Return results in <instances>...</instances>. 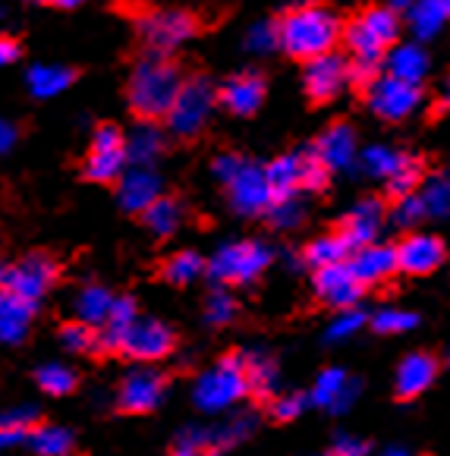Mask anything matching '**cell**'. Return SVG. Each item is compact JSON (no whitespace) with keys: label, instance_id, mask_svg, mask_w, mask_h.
Instances as JSON below:
<instances>
[{"label":"cell","instance_id":"e7e4bbea","mask_svg":"<svg viewBox=\"0 0 450 456\" xmlns=\"http://www.w3.org/2000/svg\"><path fill=\"white\" fill-rule=\"evenodd\" d=\"M328 456H334V453H328Z\"/></svg>","mask_w":450,"mask_h":456},{"label":"cell","instance_id":"f6af8a7d","mask_svg":"<svg viewBox=\"0 0 450 456\" xmlns=\"http://www.w3.org/2000/svg\"><path fill=\"white\" fill-rule=\"evenodd\" d=\"M419 324V315L404 309H381L375 318H372V328L378 334H404V330H413Z\"/></svg>","mask_w":450,"mask_h":456},{"label":"cell","instance_id":"9f6ffc18","mask_svg":"<svg viewBox=\"0 0 450 456\" xmlns=\"http://www.w3.org/2000/svg\"><path fill=\"white\" fill-rule=\"evenodd\" d=\"M38 4H47V7H57V10H76L86 0H38Z\"/></svg>","mask_w":450,"mask_h":456},{"label":"cell","instance_id":"9a60e30c","mask_svg":"<svg viewBox=\"0 0 450 456\" xmlns=\"http://www.w3.org/2000/svg\"><path fill=\"white\" fill-rule=\"evenodd\" d=\"M397 248V271L410 277H425L438 271L447 258V246L431 233H410Z\"/></svg>","mask_w":450,"mask_h":456},{"label":"cell","instance_id":"b9f144b4","mask_svg":"<svg viewBox=\"0 0 450 456\" xmlns=\"http://www.w3.org/2000/svg\"><path fill=\"white\" fill-rule=\"evenodd\" d=\"M422 170H425V164L419 161V158H406L404 161V167L397 170L394 176L388 180V192H390V199H406V195H413L419 189V183H422Z\"/></svg>","mask_w":450,"mask_h":456},{"label":"cell","instance_id":"7a4b0ae2","mask_svg":"<svg viewBox=\"0 0 450 456\" xmlns=\"http://www.w3.org/2000/svg\"><path fill=\"white\" fill-rule=\"evenodd\" d=\"M277 26V47H283L296 61H315L322 54H331L334 45L343 38V22L334 10L322 4H306L283 16Z\"/></svg>","mask_w":450,"mask_h":456},{"label":"cell","instance_id":"4dcf8cb0","mask_svg":"<svg viewBox=\"0 0 450 456\" xmlns=\"http://www.w3.org/2000/svg\"><path fill=\"white\" fill-rule=\"evenodd\" d=\"M79 76V69L73 67H57V63H38V67L29 69L26 86L35 98H54L63 88H70Z\"/></svg>","mask_w":450,"mask_h":456},{"label":"cell","instance_id":"cb8c5ba5","mask_svg":"<svg viewBox=\"0 0 450 456\" xmlns=\"http://www.w3.org/2000/svg\"><path fill=\"white\" fill-rule=\"evenodd\" d=\"M35 312H38L35 302H26L20 296L7 293V289H0V340L10 343V346L26 340Z\"/></svg>","mask_w":450,"mask_h":456},{"label":"cell","instance_id":"603a6c76","mask_svg":"<svg viewBox=\"0 0 450 456\" xmlns=\"http://www.w3.org/2000/svg\"><path fill=\"white\" fill-rule=\"evenodd\" d=\"M356 394H359V381H353L343 369H328L318 375L309 400L331 412H343L349 410V403L356 400Z\"/></svg>","mask_w":450,"mask_h":456},{"label":"cell","instance_id":"e0dca14e","mask_svg":"<svg viewBox=\"0 0 450 456\" xmlns=\"http://www.w3.org/2000/svg\"><path fill=\"white\" fill-rule=\"evenodd\" d=\"M347 265L363 287H378V283H388L397 274V248L372 242V246L353 248Z\"/></svg>","mask_w":450,"mask_h":456},{"label":"cell","instance_id":"30bf717a","mask_svg":"<svg viewBox=\"0 0 450 456\" xmlns=\"http://www.w3.org/2000/svg\"><path fill=\"white\" fill-rule=\"evenodd\" d=\"M170 378L161 369L151 365H135L133 371H127L117 387V410L129 412V416H145L155 412L164 400H168Z\"/></svg>","mask_w":450,"mask_h":456},{"label":"cell","instance_id":"ee69618b","mask_svg":"<svg viewBox=\"0 0 450 456\" xmlns=\"http://www.w3.org/2000/svg\"><path fill=\"white\" fill-rule=\"evenodd\" d=\"M265 215H268V224L271 227H277V230H290V227H299V224H303V201L296 199H281V201H271L268 205V211H265Z\"/></svg>","mask_w":450,"mask_h":456},{"label":"cell","instance_id":"d6a6232c","mask_svg":"<svg viewBox=\"0 0 450 456\" xmlns=\"http://www.w3.org/2000/svg\"><path fill=\"white\" fill-rule=\"evenodd\" d=\"M110 305H114V293L108 287H102V283H88L76 296V322L98 330L104 324V318H108Z\"/></svg>","mask_w":450,"mask_h":456},{"label":"cell","instance_id":"816d5d0a","mask_svg":"<svg viewBox=\"0 0 450 456\" xmlns=\"http://www.w3.org/2000/svg\"><path fill=\"white\" fill-rule=\"evenodd\" d=\"M375 79H378V63H369V61H353V63H349V82H353V86L369 88Z\"/></svg>","mask_w":450,"mask_h":456},{"label":"cell","instance_id":"d4e9b609","mask_svg":"<svg viewBox=\"0 0 450 456\" xmlns=\"http://www.w3.org/2000/svg\"><path fill=\"white\" fill-rule=\"evenodd\" d=\"M127 145L123 148H98L88 145V155L82 161V176L88 183H102V186H117L120 176L127 174Z\"/></svg>","mask_w":450,"mask_h":456},{"label":"cell","instance_id":"ac0fdd59","mask_svg":"<svg viewBox=\"0 0 450 456\" xmlns=\"http://www.w3.org/2000/svg\"><path fill=\"white\" fill-rule=\"evenodd\" d=\"M265 92H268V86H265L262 76L242 73V76L227 79L221 88H217V104L233 117H252L258 108H262Z\"/></svg>","mask_w":450,"mask_h":456},{"label":"cell","instance_id":"03108f58","mask_svg":"<svg viewBox=\"0 0 450 456\" xmlns=\"http://www.w3.org/2000/svg\"><path fill=\"white\" fill-rule=\"evenodd\" d=\"M447 359H450V356H447Z\"/></svg>","mask_w":450,"mask_h":456},{"label":"cell","instance_id":"ab89813d","mask_svg":"<svg viewBox=\"0 0 450 456\" xmlns=\"http://www.w3.org/2000/svg\"><path fill=\"white\" fill-rule=\"evenodd\" d=\"M406 158H410V155H404V151H397V148L372 145V148H365L363 164H365V174H369V176H378V180L388 183L390 176L397 174V170L404 167Z\"/></svg>","mask_w":450,"mask_h":456},{"label":"cell","instance_id":"8fae6325","mask_svg":"<svg viewBox=\"0 0 450 456\" xmlns=\"http://www.w3.org/2000/svg\"><path fill=\"white\" fill-rule=\"evenodd\" d=\"M176 349V334L168 328L164 322H158V318H135L133 328L123 334L120 340V356L133 359V362H161V359H168L170 353Z\"/></svg>","mask_w":450,"mask_h":456},{"label":"cell","instance_id":"f35d334b","mask_svg":"<svg viewBox=\"0 0 450 456\" xmlns=\"http://www.w3.org/2000/svg\"><path fill=\"white\" fill-rule=\"evenodd\" d=\"M425 217H450V170L431 176L419 192Z\"/></svg>","mask_w":450,"mask_h":456},{"label":"cell","instance_id":"681fc988","mask_svg":"<svg viewBox=\"0 0 450 456\" xmlns=\"http://www.w3.org/2000/svg\"><path fill=\"white\" fill-rule=\"evenodd\" d=\"M369 322V318L363 315V312H353V309H347L343 312V315H337V322L331 324L328 328V343H334V340H347V337H353L356 334L359 328H363V324Z\"/></svg>","mask_w":450,"mask_h":456},{"label":"cell","instance_id":"9c48e42d","mask_svg":"<svg viewBox=\"0 0 450 456\" xmlns=\"http://www.w3.org/2000/svg\"><path fill=\"white\" fill-rule=\"evenodd\" d=\"M271 248L262 242H230V246L217 248V256L211 258V265H205L211 277L217 283H227V287H246V283L258 281V277L268 271L271 265Z\"/></svg>","mask_w":450,"mask_h":456},{"label":"cell","instance_id":"94428289","mask_svg":"<svg viewBox=\"0 0 450 456\" xmlns=\"http://www.w3.org/2000/svg\"><path fill=\"white\" fill-rule=\"evenodd\" d=\"M384 456H406V450H400V447H390V450H388V453H384Z\"/></svg>","mask_w":450,"mask_h":456},{"label":"cell","instance_id":"44dd1931","mask_svg":"<svg viewBox=\"0 0 450 456\" xmlns=\"http://www.w3.org/2000/svg\"><path fill=\"white\" fill-rule=\"evenodd\" d=\"M161 195V176L151 167H133L117 183V201L127 215H142Z\"/></svg>","mask_w":450,"mask_h":456},{"label":"cell","instance_id":"4fadbf2b","mask_svg":"<svg viewBox=\"0 0 450 456\" xmlns=\"http://www.w3.org/2000/svg\"><path fill=\"white\" fill-rule=\"evenodd\" d=\"M365 98H369V108L375 110L381 120H404L413 110L422 104V92L419 86L410 82H400L394 76H378L369 88H365Z\"/></svg>","mask_w":450,"mask_h":456},{"label":"cell","instance_id":"4316f807","mask_svg":"<svg viewBox=\"0 0 450 456\" xmlns=\"http://www.w3.org/2000/svg\"><path fill=\"white\" fill-rule=\"evenodd\" d=\"M242 365H246V387L256 400H274L277 387H281V371L277 362L268 353H242Z\"/></svg>","mask_w":450,"mask_h":456},{"label":"cell","instance_id":"f546056e","mask_svg":"<svg viewBox=\"0 0 450 456\" xmlns=\"http://www.w3.org/2000/svg\"><path fill=\"white\" fill-rule=\"evenodd\" d=\"M299 167H303V155H283L265 167V183H268L271 201L293 199L299 192Z\"/></svg>","mask_w":450,"mask_h":456},{"label":"cell","instance_id":"484cf974","mask_svg":"<svg viewBox=\"0 0 450 456\" xmlns=\"http://www.w3.org/2000/svg\"><path fill=\"white\" fill-rule=\"evenodd\" d=\"M135 318H139V305H135L133 296H114V305H110L104 324L98 328V353H117L123 334L133 328Z\"/></svg>","mask_w":450,"mask_h":456},{"label":"cell","instance_id":"5bb4252c","mask_svg":"<svg viewBox=\"0 0 450 456\" xmlns=\"http://www.w3.org/2000/svg\"><path fill=\"white\" fill-rule=\"evenodd\" d=\"M303 82L312 104H328V101H334L349 86V63L340 54H334V51L322 54L306 63Z\"/></svg>","mask_w":450,"mask_h":456},{"label":"cell","instance_id":"6f0895ef","mask_svg":"<svg viewBox=\"0 0 450 456\" xmlns=\"http://www.w3.org/2000/svg\"><path fill=\"white\" fill-rule=\"evenodd\" d=\"M170 456H209V453H205V450H199V447H189V444H176Z\"/></svg>","mask_w":450,"mask_h":456},{"label":"cell","instance_id":"8992f818","mask_svg":"<svg viewBox=\"0 0 450 456\" xmlns=\"http://www.w3.org/2000/svg\"><path fill=\"white\" fill-rule=\"evenodd\" d=\"M217 104V88L202 73H192L183 79L180 92L174 98V108L168 110V133L176 139H195L202 135L211 120V110Z\"/></svg>","mask_w":450,"mask_h":456},{"label":"cell","instance_id":"be15d7a7","mask_svg":"<svg viewBox=\"0 0 450 456\" xmlns=\"http://www.w3.org/2000/svg\"><path fill=\"white\" fill-rule=\"evenodd\" d=\"M0 268H4V262H0Z\"/></svg>","mask_w":450,"mask_h":456},{"label":"cell","instance_id":"3957f363","mask_svg":"<svg viewBox=\"0 0 450 456\" xmlns=\"http://www.w3.org/2000/svg\"><path fill=\"white\" fill-rule=\"evenodd\" d=\"M217 180L227 186L230 205L240 215L252 217V215H265L271 205V192L268 183H265V167H258L256 161H249L242 155H217L211 164Z\"/></svg>","mask_w":450,"mask_h":456},{"label":"cell","instance_id":"91938a15","mask_svg":"<svg viewBox=\"0 0 450 456\" xmlns=\"http://www.w3.org/2000/svg\"><path fill=\"white\" fill-rule=\"evenodd\" d=\"M441 108H450V76H447V82H444V104Z\"/></svg>","mask_w":450,"mask_h":456},{"label":"cell","instance_id":"60d3db41","mask_svg":"<svg viewBox=\"0 0 450 456\" xmlns=\"http://www.w3.org/2000/svg\"><path fill=\"white\" fill-rule=\"evenodd\" d=\"M61 343L67 353L92 356V353H98V330L88 328V324H82V322H67L61 328Z\"/></svg>","mask_w":450,"mask_h":456},{"label":"cell","instance_id":"5b68a950","mask_svg":"<svg viewBox=\"0 0 450 456\" xmlns=\"http://www.w3.org/2000/svg\"><path fill=\"white\" fill-rule=\"evenodd\" d=\"M400 35V20L388 7H369L343 26V41L353 51V61L381 63V57L397 45Z\"/></svg>","mask_w":450,"mask_h":456},{"label":"cell","instance_id":"277c9868","mask_svg":"<svg viewBox=\"0 0 450 456\" xmlns=\"http://www.w3.org/2000/svg\"><path fill=\"white\" fill-rule=\"evenodd\" d=\"M133 26L145 45V54L170 57L183 41L199 35V16L174 7H139L133 13Z\"/></svg>","mask_w":450,"mask_h":456},{"label":"cell","instance_id":"ba28073f","mask_svg":"<svg viewBox=\"0 0 450 456\" xmlns=\"http://www.w3.org/2000/svg\"><path fill=\"white\" fill-rule=\"evenodd\" d=\"M61 277V262L51 252H29L0 268V289L38 305Z\"/></svg>","mask_w":450,"mask_h":456},{"label":"cell","instance_id":"836d02e7","mask_svg":"<svg viewBox=\"0 0 450 456\" xmlns=\"http://www.w3.org/2000/svg\"><path fill=\"white\" fill-rule=\"evenodd\" d=\"M29 450L38 456H70L76 450V435L63 425H35L26 437Z\"/></svg>","mask_w":450,"mask_h":456},{"label":"cell","instance_id":"ffe728a7","mask_svg":"<svg viewBox=\"0 0 450 456\" xmlns=\"http://www.w3.org/2000/svg\"><path fill=\"white\" fill-rule=\"evenodd\" d=\"M384 201L381 199H363L356 208L349 211L347 217L340 221V230L337 233L343 236L349 248H363V246H372L384 224Z\"/></svg>","mask_w":450,"mask_h":456},{"label":"cell","instance_id":"f1b7e54d","mask_svg":"<svg viewBox=\"0 0 450 456\" xmlns=\"http://www.w3.org/2000/svg\"><path fill=\"white\" fill-rule=\"evenodd\" d=\"M186 221V208H183V201L176 195H158L145 211H142V224L155 236L168 240L180 230V224Z\"/></svg>","mask_w":450,"mask_h":456},{"label":"cell","instance_id":"2e32d148","mask_svg":"<svg viewBox=\"0 0 450 456\" xmlns=\"http://www.w3.org/2000/svg\"><path fill=\"white\" fill-rule=\"evenodd\" d=\"M363 283L353 277V271H349V265H328V268H318L315 271V293L318 299L324 302V305H331V309L337 312H347L353 309L359 302V296H363Z\"/></svg>","mask_w":450,"mask_h":456},{"label":"cell","instance_id":"db71d44e","mask_svg":"<svg viewBox=\"0 0 450 456\" xmlns=\"http://www.w3.org/2000/svg\"><path fill=\"white\" fill-rule=\"evenodd\" d=\"M22 57L20 38H10V35H0V67H10Z\"/></svg>","mask_w":450,"mask_h":456},{"label":"cell","instance_id":"680465c9","mask_svg":"<svg viewBox=\"0 0 450 456\" xmlns=\"http://www.w3.org/2000/svg\"><path fill=\"white\" fill-rule=\"evenodd\" d=\"M416 0H390V7L388 10H394V13H404V10H410Z\"/></svg>","mask_w":450,"mask_h":456},{"label":"cell","instance_id":"7bdbcfd3","mask_svg":"<svg viewBox=\"0 0 450 456\" xmlns=\"http://www.w3.org/2000/svg\"><path fill=\"white\" fill-rule=\"evenodd\" d=\"M236 299L227 293L224 287L211 289L209 299H205V322L211 324V328H224V324H230L236 318Z\"/></svg>","mask_w":450,"mask_h":456},{"label":"cell","instance_id":"d590c367","mask_svg":"<svg viewBox=\"0 0 450 456\" xmlns=\"http://www.w3.org/2000/svg\"><path fill=\"white\" fill-rule=\"evenodd\" d=\"M349 252L353 248L343 242L340 233H328V236H318V240H312L309 246H306V265H312V268H328V265H343L349 258Z\"/></svg>","mask_w":450,"mask_h":456},{"label":"cell","instance_id":"e575fe53","mask_svg":"<svg viewBox=\"0 0 450 456\" xmlns=\"http://www.w3.org/2000/svg\"><path fill=\"white\" fill-rule=\"evenodd\" d=\"M410 28L416 32V38H435L438 32L444 28L447 22V7H444V0H416L410 10Z\"/></svg>","mask_w":450,"mask_h":456},{"label":"cell","instance_id":"f907efd6","mask_svg":"<svg viewBox=\"0 0 450 456\" xmlns=\"http://www.w3.org/2000/svg\"><path fill=\"white\" fill-rule=\"evenodd\" d=\"M249 51H256V54H268L277 47V26L274 22H258V26L249 28V38H246Z\"/></svg>","mask_w":450,"mask_h":456},{"label":"cell","instance_id":"83f0119b","mask_svg":"<svg viewBox=\"0 0 450 456\" xmlns=\"http://www.w3.org/2000/svg\"><path fill=\"white\" fill-rule=\"evenodd\" d=\"M164 145H168V139H164L158 123H139L127 135V161H133L135 167H151L161 158Z\"/></svg>","mask_w":450,"mask_h":456},{"label":"cell","instance_id":"52a82bcc","mask_svg":"<svg viewBox=\"0 0 450 456\" xmlns=\"http://www.w3.org/2000/svg\"><path fill=\"white\" fill-rule=\"evenodd\" d=\"M249 394L246 387V365H242V353H230V356L217 359L209 371L195 378L192 384V403L202 412H221L230 410L233 403H240Z\"/></svg>","mask_w":450,"mask_h":456},{"label":"cell","instance_id":"1f68e13d","mask_svg":"<svg viewBox=\"0 0 450 456\" xmlns=\"http://www.w3.org/2000/svg\"><path fill=\"white\" fill-rule=\"evenodd\" d=\"M429 73V54L419 45H397L388 57V76L419 86Z\"/></svg>","mask_w":450,"mask_h":456},{"label":"cell","instance_id":"6125c7cd","mask_svg":"<svg viewBox=\"0 0 450 456\" xmlns=\"http://www.w3.org/2000/svg\"><path fill=\"white\" fill-rule=\"evenodd\" d=\"M444 7H447V20H450V0H444Z\"/></svg>","mask_w":450,"mask_h":456},{"label":"cell","instance_id":"7402d4cb","mask_svg":"<svg viewBox=\"0 0 450 456\" xmlns=\"http://www.w3.org/2000/svg\"><path fill=\"white\" fill-rule=\"evenodd\" d=\"M312 155L324 164L328 170H343L353 164L356 158V133L347 126V123H334L315 139V145L309 148Z\"/></svg>","mask_w":450,"mask_h":456},{"label":"cell","instance_id":"bcb514c9","mask_svg":"<svg viewBox=\"0 0 450 456\" xmlns=\"http://www.w3.org/2000/svg\"><path fill=\"white\" fill-rule=\"evenodd\" d=\"M331 170L318 161L312 151H303V167H299V189H309V192H322L328 186Z\"/></svg>","mask_w":450,"mask_h":456},{"label":"cell","instance_id":"d6986e66","mask_svg":"<svg viewBox=\"0 0 450 456\" xmlns=\"http://www.w3.org/2000/svg\"><path fill=\"white\" fill-rule=\"evenodd\" d=\"M438 378V359L431 353H410L404 362L397 365L394 378V396L400 403H410L422 396Z\"/></svg>","mask_w":450,"mask_h":456},{"label":"cell","instance_id":"7dc6e473","mask_svg":"<svg viewBox=\"0 0 450 456\" xmlns=\"http://www.w3.org/2000/svg\"><path fill=\"white\" fill-rule=\"evenodd\" d=\"M306 406H309V394H287V396H277L271 403V416L277 422H293L296 416H303Z\"/></svg>","mask_w":450,"mask_h":456},{"label":"cell","instance_id":"8d00e7d4","mask_svg":"<svg viewBox=\"0 0 450 456\" xmlns=\"http://www.w3.org/2000/svg\"><path fill=\"white\" fill-rule=\"evenodd\" d=\"M205 274V258L199 252H176L161 265V277L174 287H186V283L199 281Z\"/></svg>","mask_w":450,"mask_h":456},{"label":"cell","instance_id":"c3c4849f","mask_svg":"<svg viewBox=\"0 0 450 456\" xmlns=\"http://www.w3.org/2000/svg\"><path fill=\"white\" fill-rule=\"evenodd\" d=\"M390 217H394L397 227H416V224L425 217L422 201H419V195L413 192V195H406V199H397L394 215H390Z\"/></svg>","mask_w":450,"mask_h":456},{"label":"cell","instance_id":"74e56055","mask_svg":"<svg viewBox=\"0 0 450 456\" xmlns=\"http://www.w3.org/2000/svg\"><path fill=\"white\" fill-rule=\"evenodd\" d=\"M35 384H38L47 396H67L79 387V375L63 362H45L35 371Z\"/></svg>","mask_w":450,"mask_h":456},{"label":"cell","instance_id":"f5cc1de1","mask_svg":"<svg viewBox=\"0 0 450 456\" xmlns=\"http://www.w3.org/2000/svg\"><path fill=\"white\" fill-rule=\"evenodd\" d=\"M331 453H334V456H365V453H369V444L356 441V437H349V435H340Z\"/></svg>","mask_w":450,"mask_h":456},{"label":"cell","instance_id":"7c38bea8","mask_svg":"<svg viewBox=\"0 0 450 456\" xmlns=\"http://www.w3.org/2000/svg\"><path fill=\"white\" fill-rule=\"evenodd\" d=\"M256 425H258L256 412H236L233 419H227L221 425H192V428H183L176 444H189V447L205 450L209 456H217L224 450L246 441L256 431Z\"/></svg>","mask_w":450,"mask_h":456},{"label":"cell","instance_id":"6da1fadb","mask_svg":"<svg viewBox=\"0 0 450 456\" xmlns=\"http://www.w3.org/2000/svg\"><path fill=\"white\" fill-rule=\"evenodd\" d=\"M183 69L176 61L164 54H142L133 63V73L127 82L129 110L139 123H158L174 108V98L183 86Z\"/></svg>","mask_w":450,"mask_h":456},{"label":"cell","instance_id":"11a10c76","mask_svg":"<svg viewBox=\"0 0 450 456\" xmlns=\"http://www.w3.org/2000/svg\"><path fill=\"white\" fill-rule=\"evenodd\" d=\"M16 139H20V129H16L10 120H4V117H0V155H7L10 148L16 145Z\"/></svg>","mask_w":450,"mask_h":456}]
</instances>
